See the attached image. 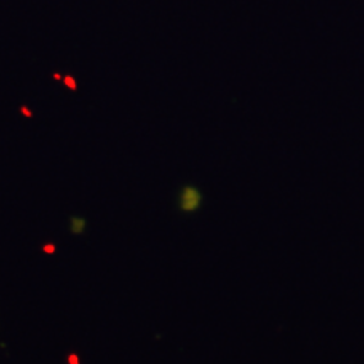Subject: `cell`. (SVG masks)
Segmentation results:
<instances>
[{
    "label": "cell",
    "mask_w": 364,
    "mask_h": 364,
    "mask_svg": "<svg viewBox=\"0 0 364 364\" xmlns=\"http://www.w3.org/2000/svg\"><path fill=\"white\" fill-rule=\"evenodd\" d=\"M68 361H70V364H80V359H78V356H76V354H71V356L68 358Z\"/></svg>",
    "instance_id": "4"
},
{
    "label": "cell",
    "mask_w": 364,
    "mask_h": 364,
    "mask_svg": "<svg viewBox=\"0 0 364 364\" xmlns=\"http://www.w3.org/2000/svg\"><path fill=\"white\" fill-rule=\"evenodd\" d=\"M43 252H44V253H48V255H54V253H56V245H53V243H46L44 247H43Z\"/></svg>",
    "instance_id": "3"
},
{
    "label": "cell",
    "mask_w": 364,
    "mask_h": 364,
    "mask_svg": "<svg viewBox=\"0 0 364 364\" xmlns=\"http://www.w3.org/2000/svg\"><path fill=\"white\" fill-rule=\"evenodd\" d=\"M70 230L73 235H83L86 230V220L80 216H73L70 221Z\"/></svg>",
    "instance_id": "2"
},
{
    "label": "cell",
    "mask_w": 364,
    "mask_h": 364,
    "mask_svg": "<svg viewBox=\"0 0 364 364\" xmlns=\"http://www.w3.org/2000/svg\"><path fill=\"white\" fill-rule=\"evenodd\" d=\"M199 201H201V196L193 188H186L181 196V206L184 211H193L199 206Z\"/></svg>",
    "instance_id": "1"
}]
</instances>
